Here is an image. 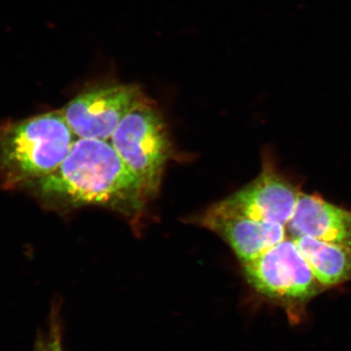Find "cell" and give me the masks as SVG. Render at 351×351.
I'll return each instance as SVG.
<instances>
[{"instance_id": "8", "label": "cell", "mask_w": 351, "mask_h": 351, "mask_svg": "<svg viewBox=\"0 0 351 351\" xmlns=\"http://www.w3.org/2000/svg\"><path fill=\"white\" fill-rule=\"evenodd\" d=\"M286 228L294 239L311 237L327 243L351 245V211L319 195L302 193Z\"/></svg>"}, {"instance_id": "7", "label": "cell", "mask_w": 351, "mask_h": 351, "mask_svg": "<svg viewBox=\"0 0 351 351\" xmlns=\"http://www.w3.org/2000/svg\"><path fill=\"white\" fill-rule=\"evenodd\" d=\"M201 225L223 237L242 265L287 237L286 226L249 218L230 209L223 201L203 215Z\"/></svg>"}, {"instance_id": "1", "label": "cell", "mask_w": 351, "mask_h": 351, "mask_svg": "<svg viewBox=\"0 0 351 351\" xmlns=\"http://www.w3.org/2000/svg\"><path fill=\"white\" fill-rule=\"evenodd\" d=\"M25 188L56 209L101 206L130 218L142 213L149 199L110 141L98 138H76L55 172Z\"/></svg>"}, {"instance_id": "10", "label": "cell", "mask_w": 351, "mask_h": 351, "mask_svg": "<svg viewBox=\"0 0 351 351\" xmlns=\"http://www.w3.org/2000/svg\"><path fill=\"white\" fill-rule=\"evenodd\" d=\"M47 351H64L62 346V336L56 321H52L47 339Z\"/></svg>"}, {"instance_id": "2", "label": "cell", "mask_w": 351, "mask_h": 351, "mask_svg": "<svg viewBox=\"0 0 351 351\" xmlns=\"http://www.w3.org/2000/svg\"><path fill=\"white\" fill-rule=\"evenodd\" d=\"M76 138L62 110L0 126V178L8 188H24L52 174Z\"/></svg>"}, {"instance_id": "6", "label": "cell", "mask_w": 351, "mask_h": 351, "mask_svg": "<svg viewBox=\"0 0 351 351\" xmlns=\"http://www.w3.org/2000/svg\"><path fill=\"white\" fill-rule=\"evenodd\" d=\"M301 195L297 184L265 164L257 179L223 202L249 218L286 226Z\"/></svg>"}, {"instance_id": "4", "label": "cell", "mask_w": 351, "mask_h": 351, "mask_svg": "<svg viewBox=\"0 0 351 351\" xmlns=\"http://www.w3.org/2000/svg\"><path fill=\"white\" fill-rule=\"evenodd\" d=\"M110 143L147 196L156 195L172 151L167 126L156 104L145 97L120 122Z\"/></svg>"}, {"instance_id": "3", "label": "cell", "mask_w": 351, "mask_h": 351, "mask_svg": "<svg viewBox=\"0 0 351 351\" xmlns=\"http://www.w3.org/2000/svg\"><path fill=\"white\" fill-rule=\"evenodd\" d=\"M242 265L251 287L280 304L291 319H298L324 289L292 237H286Z\"/></svg>"}, {"instance_id": "9", "label": "cell", "mask_w": 351, "mask_h": 351, "mask_svg": "<svg viewBox=\"0 0 351 351\" xmlns=\"http://www.w3.org/2000/svg\"><path fill=\"white\" fill-rule=\"evenodd\" d=\"M294 240L323 288L351 281V245L327 243L311 237Z\"/></svg>"}, {"instance_id": "11", "label": "cell", "mask_w": 351, "mask_h": 351, "mask_svg": "<svg viewBox=\"0 0 351 351\" xmlns=\"http://www.w3.org/2000/svg\"><path fill=\"white\" fill-rule=\"evenodd\" d=\"M32 351H47V341H46V339L45 341L43 339H39Z\"/></svg>"}, {"instance_id": "5", "label": "cell", "mask_w": 351, "mask_h": 351, "mask_svg": "<svg viewBox=\"0 0 351 351\" xmlns=\"http://www.w3.org/2000/svg\"><path fill=\"white\" fill-rule=\"evenodd\" d=\"M145 98L137 85H101L76 96L62 112L76 137L110 141L120 122Z\"/></svg>"}]
</instances>
